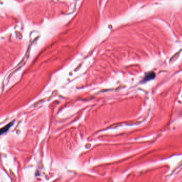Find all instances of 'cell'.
<instances>
[{
  "label": "cell",
  "mask_w": 182,
  "mask_h": 182,
  "mask_svg": "<svg viewBox=\"0 0 182 182\" xmlns=\"http://www.w3.org/2000/svg\"><path fill=\"white\" fill-rule=\"evenodd\" d=\"M14 123H15V121H11V122H10L9 124H7L6 126H5L4 127L0 129V135H1L2 134L6 133L7 131H8L9 129L12 127L13 125L14 124Z\"/></svg>",
  "instance_id": "obj_1"
}]
</instances>
